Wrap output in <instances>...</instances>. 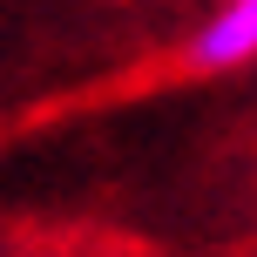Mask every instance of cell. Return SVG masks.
Listing matches in <instances>:
<instances>
[{
  "instance_id": "6da1fadb",
  "label": "cell",
  "mask_w": 257,
  "mask_h": 257,
  "mask_svg": "<svg viewBox=\"0 0 257 257\" xmlns=\"http://www.w3.org/2000/svg\"><path fill=\"white\" fill-rule=\"evenodd\" d=\"M257 54V0H217L203 27H190V61L203 75H230Z\"/></svg>"
}]
</instances>
